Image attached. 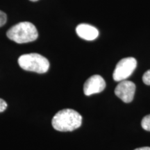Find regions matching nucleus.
Here are the masks:
<instances>
[{"label": "nucleus", "mask_w": 150, "mask_h": 150, "mask_svg": "<svg viewBox=\"0 0 150 150\" xmlns=\"http://www.w3.org/2000/svg\"><path fill=\"white\" fill-rule=\"evenodd\" d=\"M52 124L56 131H72L81 127L82 117L76 110L67 108L58 112L54 116Z\"/></svg>", "instance_id": "1"}, {"label": "nucleus", "mask_w": 150, "mask_h": 150, "mask_svg": "<svg viewBox=\"0 0 150 150\" xmlns=\"http://www.w3.org/2000/svg\"><path fill=\"white\" fill-rule=\"evenodd\" d=\"M7 37L19 44L33 42L38 37L36 27L29 22H22L13 26L6 33Z\"/></svg>", "instance_id": "2"}, {"label": "nucleus", "mask_w": 150, "mask_h": 150, "mask_svg": "<svg viewBox=\"0 0 150 150\" xmlns=\"http://www.w3.org/2000/svg\"><path fill=\"white\" fill-rule=\"evenodd\" d=\"M18 64L24 70L43 74L50 68V62L39 54H24L18 59Z\"/></svg>", "instance_id": "3"}, {"label": "nucleus", "mask_w": 150, "mask_h": 150, "mask_svg": "<svg viewBox=\"0 0 150 150\" xmlns=\"http://www.w3.org/2000/svg\"><path fill=\"white\" fill-rule=\"evenodd\" d=\"M137 66V61L134 57H127L122 59L116 65L112 77L115 81L120 82L127 80L132 74Z\"/></svg>", "instance_id": "4"}, {"label": "nucleus", "mask_w": 150, "mask_h": 150, "mask_svg": "<svg viewBox=\"0 0 150 150\" xmlns=\"http://www.w3.org/2000/svg\"><path fill=\"white\" fill-rule=\"evenodd\" d=\"M136 85L132 81L124 80L120 82L115 89V94L125 103H130L134 99Z\"/></svg>", "instance_id": "5"}, {"label": "nucleus", "mask_w": 150, "mask_h": 150, "mask_svg": "<svg viewBox=\"0 0 150 150\" xmlns=\"http://www.w3.org/2000/svg\"><path fill=\"white\" fill-rule=\"evenodd\" d=\"M106 88V82L99 75H93L88 79L83 86V93L86 96L99 93Z\"/></svg>", "instance_id": "6"}, {"label": "nucleus", "mask_w": 150, "mask_h": 150, "mask_svg": "<svg viewBox=\"0 0 150 150\" xmlns=\"http://www.w3.org/2000/svg\"><path fill=\"white\" fill-rule=\"evenodd\" d=\"M76 32L81 38L86 40H93L99 35L97 28L88 24H80L76 28Z\"/></svg>", "instance_id": "7"}, {"label": "nucleus", "mask_w": 150, "mask_h": 150, "mask_svg": "<svg viewBox=\"0 0 150 150\" xmlns=\"http://www.w3.org/2000/svg\"><path fill=\"white\" fill-rule=\"evenodd\" d=\"M141 125L143 129L150 131V115H146L142 120Z\"/></svg>", "instance_id": "8"}, {"label": "nucleus", "mask_w": 150, "mask_h": 150, "mask_svg": "<svg viewBox=\"0 0 150 150\" xmlns=\"http://www.w3.org/2000/svg\"><path fill=\"white\" fill-rule=\"evenodd\" d=\"M142 81L146 85L150 86V70H147L145 72V74L142 76Z\"/></svg>", "instance_id": "9"}, {"label": "nucleus", "mask_w": 150, "mask_h": 150, "mask_svg": "<svg viewBox=\"0 0 150 150\" xmlns=\"http://www.w3.org/2000/svg\"><path fill=\"white\" fill-rule=\"evenodd\" d=\"M6 15L1 11H0V27L4 25L6 22Z\"/></svg>", "instance_id": "10"}, {"label": "nucleus", "mask_w": 150, "mask_h": 150, "mask_svg": "<svg viewBox=\"0 0 150 150\" xmlns=\"http://www.w3.org/2000/svg\"><path fill=\"white\" fill-rule=\"evenodd\" d=\"M7 108V104L2 99H0V112L4 111Z\"/></svg>", "instance_id": "11"}, {"label": "nucleus", "mask_w": 150, "mask_h": 150, "mask_svg": "<svg viewBox=\"0 0 150 150\" xmlns=\"http://www.w3.org/2000/svg\"><path fill=\"white\" fill-rule=\"evenodd\" d=\"M134 150H150V147H140V148H138V149H136Z\"/></svg>", "instance_id": "12"}, {"label": "nucleus", "mask_w": 150, "mask_h": 150, "mask_svg": "<svg viewBox=\"0 0 150 150\" xmlns=\"http://www.w3.org/2000/svg\"><path fill=\"white\" fill-rule=\"evenodd\" d=\"M30 1H38V0H30Z\"/></svg>", "instance_id": "13"}]
</instances>
